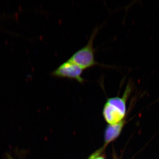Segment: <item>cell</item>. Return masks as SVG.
Wrapping results in <instances>:
<instances>
[{
    "mask_svg": "<svg viewBox=\"0 0 159 159\" xmlns=\"http://www.w3.org/2000/svg\"><path fill=\"white\" fill-rule=\"evenodd\" d=\"M83 70L79 66L68 60L52 71L51 74L54 77L75 80L83 83L85 81L82 77Z\"/></svg>",
    "mask_w": 159,
    "mask_h": 159,
    "instance_id": "7a4b0ae2",
    "label": "cell"
},
{
    "mask_svg": "<svg viewBox=\"0 0 159 159\" xmlns=\"http://www.w3.org/2000/svg\"><path fill=\"white\" fill-rule=\"evenodd\" d=\"M103 115L107 122L111 125L119 123L125 116L117 109L107 102L104 106Z\"/></svg>",
    "mask_w": 159,
    "mask_h": 159,
    "instance_id": "3957f363",
    "label": "cell"
},
{
    "mask_svg": "<svg viewBox=\"0 0 159 159\" xmlns=\"http://www.w3.org/2000/svg\"><path fill=\"white\" fill-rule=\"evenodd\" d=\"M124 125V121L112 125H108L105 133V144H107L115 140L120 134Z\"/></svg>",
    "mask_w": 159,
    "mask_h": 159,
    "instance_id": "277c9868",
    "label": "cell"
},
{
    "mask_svg": "<svg viewBox=\"0 0 159 159\" xmlns=\"http://www.w3.org/2000/svg\"><path fill=\"white\" fill-rule=\"evenodd\" d=\"M98 30V28L94 29L87 44L75 52L68 59L70 61L79 66L84 70L90 68L97 65H100L95 59L96 50L93 48L94 39Z\"/></svg>",
    "mask_w": 159,
    "mask_h": 159,
    "instance_id": "6da1fadb",
    "label": "cell"
},
{
    "mask_svg": "<svg viewBox=\"0 0 159 159\" xmlns=\"http://www.w3.org/2000/svg\"><path fill=\"white\" fill-rule=\"evenodd\" d=\"M99 152H97L94 153L90 157L92 159H105L103 157L99 156Z\"/></svg>",
    "mask_w": 159,
    "mask_h": 159,
    "instance_id": "5b68a950",
    "label": "cell"
},
{
    "mask_svg": "<svg viewBox=\"0 0 159 159\" xmlns=\"http://www.w3.org/2000/svg\"><path fill=\"white\" fill-rule=\"evenodd\" d=\"M6 159H13V158L9 154H7V155H6Z\"/></svg>",
    "mask_w": 159,
    "mask_h": 159,
    "instance_id": "8992f818",
    "label": "cell"
},
{
    "mask_svg": "<svg viewBox=\"0 0 159 159\" xmlns=\"http://www.w3.org/2000/svg\"><path fill=\"white\" fill-rule=\"evenodd\" d=\"M89 159H92V158H91V157H90V158H89Z\"/></svg>",
    "mask_w": 159,
    "mask_h": 159,
    "instance_id": "52a82bcc",
    "label": "cell"
}]
</instances>
